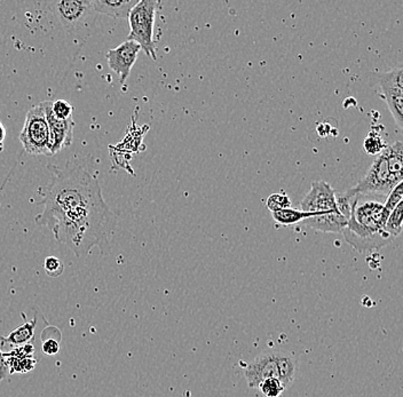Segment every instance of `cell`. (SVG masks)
I'll list each match as a JSON object with an SVG mask.
<instances>
[{
    "label": "cell",
    "mask_w": 403,
    "mask_h": 397,
    "mask_svg": "<svg viewBox=\"0 0 403 397\" xmlns=\"http://www.w3.org/2000/svg\"><path fill=\"white\" fill-rule=\"evenodd\" d=\"M20 141L26 153L33 156H51L49 128L42 103L30 108L20 134Z\"/></svg>",
    "instance_id": "obj_5"
},
{
    "label": "cell",
    "mask_w": 403,
    "mask_h": 397,
    "mask_svg": "<svg viewBox=\"0 0 403 397\" xmlns=\"http://www.w3.org/2000/svg\"><path fill=\"white\" fill-rule=\"evenodd\" d=\"M267 209L273 212L280 211V210L289 209L291 206V201L286 194H273L270 195L266 201Z\"/></svg>",
    "instance_id": "obj_21"
},
{
    "label": "cell",
    "mask_w": 403,
    "mask_h": 397,
    "mask_svg": "<svg viewBox=\"0 0 403 397\" xmlns=\"http://www.w3.org/2000/svg\"><path fill=\"white\" fill-rule=\"evenodd\" d=\"M258 388L261 389V394L266 397H279L283 394V391H286V387L277 378H270V379L263 380Z\"/></svg>",
    "instance_id": "obj_20"
},
{
    "label": "cell",
    "mask_w": 403,
    "mask_h": 397,
    "mask_svg": "<svg viewBox=\"0 0 403 397\" xmlns=\"http://www.w3.org/2000/svg\"><path fill=\"white\" fill-rule=\"evenodd\" d=\"M385 146H384L381 137L377 135V134H369L368 137H365V141H364V149L370 155H376L377 156L378 153H381L383 151Z\"/></svg>",
    "instance_id": "obj_25"
},
{
    "label": "cell",
    "mask_w": 403,
    "mask_h": 397,
    "mask_svg": "<svg viewBox=\"0 0 403 397\" xmlns=\"http://www.w3.org/2000/svg\"><path fill=\"white\" fill-rule=\"evenodd\" d=\"M52 111L58 119L65 121V119L72 118L74 107L65 100H56L52 102Z\"/></svg>",
    "instance_id": "obj_23"
},
{
    "label": "cell",
    "mask_w": 403,
    "mask_h": 397,
    "mask_svg": "<svg viewBox=\"0 0 403 397\" xmlns=\"http://www.w3.org/2000/svg\"><path fill=\"white\" fill-rule=\"evenodd\" d=\"M61 26L69 33L88 40L94 28L97 12L88 0H60L49 3Z\"/></svg>",
    "instance_id": "obj_3"
},
{
    "label": "cell",
    "mask_w": 403,
    "mask_h": 397,
    "mask_svg": "<svg viewBox=\"0 0 403 397\" xmlns=\"http://www.w3.org/2000/svg\"><path fill=\"white\" fill-rule=\"evenodd\" d=\"M44 269L46 273L52 278H58L61 276L65 271V266L60 259L56 257H47L44 261Z\"/></svg>",
    "instance_id": "obj_24"
},
{
    "label": "cell",
    "mask_w": 403,
    "mask_h": 397,
    "mask_svg": "<svg viewBox=\"0 0 403 397\" xmlns=\"http://www.w3.org/2000/svg\"><path fill=\"white\" fill-rule=\"evenodd\" d=\"M300 210L304 212H312L321 215L342 213L339 211L336 202V192L330 183L324 181H315L311 185L307 195L300 203Z\"/></svg>",
    "instance_id": "obj_8"
},
{
    "label": "cell",
    "mask_w": 403,
    "mask_h": 397,
    "mask_svg": "<svg viewBox=\"0 0 403 397\" xmlns=\"http://www.w3.org/2000/svg\"><path fill=\"white\" fill-rule=\"evenodd\" d=\"M277 364H279V380L286 388L293 382L296 375L295 361L286 353H277Z\"/></svg>",
    "instance_id": "obj_18"
},
{
    "label": "cell",
    "mask_w": 403,
    "mask_h": 397,
    "mask_svg": "<svg viewBox=\"0 0 403 397\" xmlns=\"http://www.w3.org/2000/svg\"><path fill=\"white\" fill-rule=\"evenodd\" d=\"M60 341L58 339L49 337L42 342V352L47 356H54L60 352Z\"/></svg>",
    "instance_id": "obj_26"
},
{
    "label": "cell",
    "mask_w": 403,
    "mask_h": 397,
    "mask_svg": "<svg viewBox=\"0 0 403 397\" xmlns=\"http://www.w3.org/2000/svg\"><path fill=\"white\" fill-rule=\"evenodd\" d=\"M157 0H140L129 14L130 33L127 40H133L140 46L143 52L156 61V47L154 42V26L156 12L160 6Z\"/></svg>",
    "instance_id": "obj_4"
},
{
    "label": "cell",
    "mask_w": 403,
    "mask_h": 397,
    "mask_svg": "<svg viewBox=\"0 0 403 397\" xmlns=\"http://www.w3.org/2000/svg\"><path fill=\"white\" fill-rule=\"evenodd\" d=\"M49 185L42 188L36 223L47 227L54 238L76 257H85L107 241L117 225V217L104 199L94 174L79 163L47 165Z\"/></svg>",
    "instance_id": "obj_1"
},
{
    "label": "cell",
    "mask_w": 403,
    "mask_h": 397,
    "mask_svg": "<svg viewBox=\"0 0 403 397\" xmlns=\"http://www.w3.org/2000/svg\"><path fill=\"white\" fill-rule=\"evenodd\" d=\"M381 92L394 121L403 127V70L401 67L384 72L379 77Z\"/></svg>",
    "instance_id": "obj_7"
},
{
    "label": "cell",
    "mask_w": 403,
    "mask_h": 397,
    "mask_svg": "<svg viewBox=\"0 0 403 397\" xmlns=\"http://www.w3.org/2000/svg\"><path fill=\"white\" fill-rule=\"evenodd\" d=\"M141 47L133 40L122 42L116 49H109L106 53L108 65L118 76L121 85L126 83L131 70L137 61Z\"/></svg>",
    "instance_id": "obj_10"
},
{
    "label": "cell",
    "mask_w": 403,
    "mask_h": 397,
    "mask_svg": "<svg viewBox=\"0 0 403 397\" xmlns=\"http://www.w3.org/2000/svg\"><path fill=\"white\" fill-rule=\"evenodd\" d=\"M347 222L348 219L342 213H334V214L321 215V217H316V218L307 219L302 223L309 226L314 230L338 234V233H343Z\"/></svg>",
    "instance_id": "obj_14"
},
{
    "label": "cell",
    "mask_w": 403,
    "mask_h": 397,
    "mask_svg": "<svg viewBox=\"0 0 403 397\" xmlns=\"http://www.w3.org/2000/svg\"><path fill=\"white\" fill-rule=\"evenodd\" d=\"M8 373V369H7L6 363H5V358H3V353L0 350V380L6 379Z\"/></svg>",
    "instance_id": "obj_27"
},
{
    "label": "cell",
    "mask_w": 403,
    "mask_h": 397,
    "mask_svg": "<svg viewBox=\"0 0 403 397\" xmlns=\"http://www.w3.org/2000/svg\"><path fill=\"white\" fill-rule=\"evenodd\" d=\"M42 105L49 128V153L54 156L61 150L72 146L75 121L72 118L65 121L58 119L53 114L52 101L49 100L42 102Z\"/></svg>",
    "instance_id": "obj_9"
},
{
    "label": "cell",
    "mask_w": 403,
    "mask_h": 397,
    "mask_svg": "<svg viewBox=\"0 0 403 397\" xmlns=\"http://www.w3.org/2000/svg\"><path fill=\"white\" fill-rule=\"evenodd\" d=\"M138 1L134 0H92L97 13L106 14L114 19H127Z\"/></svg>",
    "instance_id": "obj_13"
},
{
    "label": "cell",
    "mask_w": 403,
    "mask_h": 397,
    "mask_svg": "<svg viewBox=\"0 0 403 397\" xmlns=\"http://www.w3.org/2000/svg\"><path fill=\"white\" fill-rule=\"evenodd\" d=\"M383 199L365 195L355 197L343 234L348 244L359 252L379 250L394 241L385 231L390 213L385 209Z\"/></svg>",
    "instance_id": "obj_2"
},
{
    "label": "cell",
    "mask_w": 403,
    "mask_h": 397,
    "mask_svg": "<svg viewBox=\"0 0 403 397\" xmlns=\"http://www.w3.org/2000/svg\"><path fill=\"white\" fill-rule=\"evenodd\" d=\"M249 387L257 388L266 379H279L277 353H263L247 365L244 372Z\"/></svg>",
    "instance_id": "obj_11"
},
{
    "label": "cell",
    "mask_w": 403,
    "mask_h": 397,
    "mask_svg": "<svg viewBox=\"0 0 403 397\" xmlns=\"http://www.w3.org/2000/svg\"><path fill=\"white\" fill-rule=\"evenodd\" d=\"M8 373H28L36 368L37 360L35 347L31 344L15 347L10 353H3Z\"/></svg>",
    "instance_id": "obj_12"
},
{
    "label": "cell",
    "mask_w": 403,
    "mask_h": 397,
    "mask_svg": "<svg viewBox=\"0 0 403 397\" xmlns=\"http://www.w3.org/2000/svg\"><path fill=\"white\" fill-rule=\"evenodd\" d=\"M36 326V319H33L30 322L24 323L17 329H14L7 337L0 335V344L3 346H10V347H20V346L30 344V341L35 337Z\"/></svg>",
    "instance_id": "obj_15"
},
{
    "label": "cell",
    "mask_w": 403,
    "mask_h": 397,
    "mask_svg": "<svg viewBox=\"0 0 403 397\" xmlns=\"http://www.w3.org/2000/svg\"><path fill=\"white\" fill-rule=\"evenodd\" d=\"M384 153L386 156L388 169L390 174L397 183H402L403 180V144L401 141H397L393 144L384 148Z\"/></svg>",
    "instance_id": "obj_16"
},
{
    "label": "cell",
    "mask_w": 403,
    "mask_h": 397,
    "mask_svg": "<svg viewBox=\"0 0 403 397\" xmlns=\"http://www.w3.org/2000/svg\"><path fill=\"white\" fill-rule=\"evenodd\" d=\"M5 137H6V130H5L3 125L1 124V121H0V151H3Z\"/></svg>",
    "instance_id": "obj_28"
},
{
    "label": "cell",
    "mask_w": 403,
    "mask_h": 397,
    "mask_svg": "<svg viewBox=\"0 0 403 397\" xmlns=\"http://www.w3.org/2000/svg\"><path fill=\"white\" fill-rule=\"evenodd\" d=\"M402 203H400L393 211L390 212L387 218L385 231L393 239H395L402 231Z\"/></svg>",
    "instance_id": "obj_19"
},
{
    "label": "cell",
    "mask_w": 403,
    "mask_h": 397,
    "mask_svg": "<svg viewBox=\"0 0 403 397\" xmlns=\"http://www.w3.org/2000/svg\"><path fill=\"white\" fill-rule=\"evenodd\" d=\"M399 183L394 180L388 169L385 153L381 151L375 158L374 163L368 171L363 179L351 188L356 195L375 196L386 198L390 190Z\"/></svg>",
    "instance_id": "obj_6"
},
{
    "label": "cell",
    "mask_w": 403,
    "mask_h": 397,
    "mask_svg": "<svg viewBox=\"0 0 403 397\" xmlns=\"http://www.w3.org/2000/svg\"><path fill=\"white\" fill-rule=\"evenodd\" d=\"M403 183H399L397 186L394 187L392 190H390V194L387 195L386 198H385V202H384V206L388 213L393 211L395 208H397L400 203H402L403 198Z\"/></svg>",
    "instance_id": "obj_22"
},
{
    "label": "cell",
    "mask_w": 403,
    "mask_h": 397,
    "mask_svg": "<svg viewBox=\"0 0 403 397\" xmlns=\"http://www.w3.org/2000/svg\"><path fill=\"white\" fill-rule=\"evenodd\" d=\"M273 218L277 223L283 226L296 225L304 222L307 219L316 218L319 217L318 213H312V212H304L302 210L296 209H284L280 211L273 212Z\"/></svg>",
    "instance_id": "obj_17"
}]
</instances>
